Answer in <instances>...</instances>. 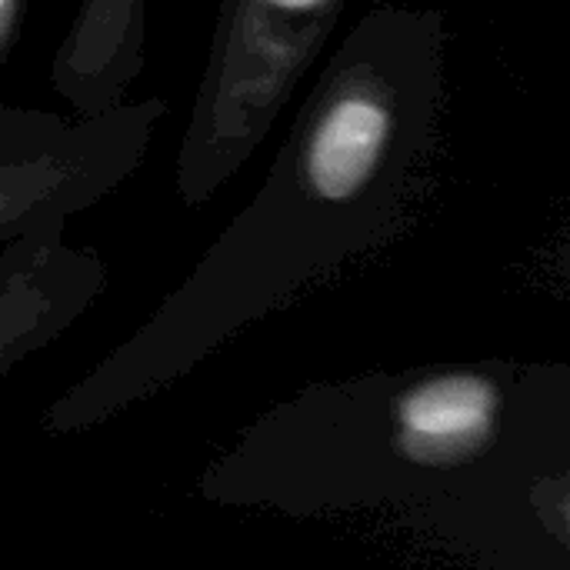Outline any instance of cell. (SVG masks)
Returning <instances> with one entry per match:
<instances>
[{
	"mask_svg": "<svg viewBox=\"0 0 570 570\" xmlns=\"http://www.w3.org/2000/svg\"><path fill=\"white\" fill-rule=\"evenodd\" d=\"M147 60V0H83L53 53L50 83L73 120L120 104Z\"/></svg>",
	"mask_w": 570,
	"mask_h": 570,
	"instance_id": "obj_4",
	"label": "cell"
},
{
	"mask_svg": "<svg viewBox=\"0 0 570 570\" xmlns=\"http://www.w3.org/2000/svg\"><path fill=\"white\" fill-rule=\"evenodd\" d=\"M498 391L468 374L411 387L394 407L397 448L417 464H444L474 451L494 428Z\"/></svg>",
	"mask_w": 570,
	"mask_h": 570,
	"instance_id": "obj_6",
	"label": "cell"
},
{
	"mask_svg": "<svg viewBox=\"0 0 570 570\" xmlns=\"http://www.w3.org/2000/svg\"><path fill=\"white\" fill-rule=\"evenodd\" d=\"M110 267L67 240L63 224L0 244V387L33 354L60 341L107 291Z\"/></svg>",
	"mask_w": 570,
	"mask_h": 570,
	"instance_id": "obj_3",
	"label": "cell"
},
{
	"mask_svg": "<svg viewBox=\"0 0 570 570\" xmlns=\"http://www.w3.org/2000/svg\"><path fill=\"white\" fill-rule=\"evenodd\" d=\"M391 110L364 80L337 83L304 120L294 157L334 204H354L381 170L391 144Z\"/></svg>",
	"mask_w": 570,
	"mask_h": 570,
	"instance_id": "obj_5",
	"label": "cell"
},
{
	"mask_svg": "<svg viewBox=\"0 0 570 570\" xmlns=\"http://www.w3.org/2000/svg\"><path fill=\"white\" fill-rule=\"evenodd\" d=\"M77 120L47 110H23L0 104V164L33 160L53 147H60L73 134Z\"/></svg>",
	"mask_w": 570,
	"mask_h": 570,
	"instance_id": "obj_7",
	"label": "cell"
},
{
	"mask_svg": "<svg viewBox=\"0 0 570 570\" xmlns=\"http://www.w3.org/2000/svg\"><path fill=\"white\" fill-rule=\"evenodd\" d=\"M20 17H23V0H0V70H3V63H7V57L13 50Z\"/></svg>",
	"mask_w": 570,
	"mask_h": 570,
	"instance_id": "obj_8",
	"label": "cell"
},
{
	"mask_svg": "<svg viewBox=\"0 0 570 570\" xmlns=\"http://www.w3.org/2000/svg\"><path fill=\"white\" fill-rule=\"evenodd\" d=\"M568 518H570V508H568Z\"/></svg>",
	"mask_w": 570,
	"mask_h": 570,
	"instance_id": "obj_9",
	"label": "cell"
},
{
	"mask_svg": "<svg viewBox=\"0 0 570 570\" xmlns=\"http://www.w3.org/2000/svg\"><path fill=\"white\" fill-rule=\"evenodd\" d=\"M337 0H217L204 73L177 147V197L200 207L247 164L317 23Z\"/></svg>",
	"mask_w": 570,
	"mask_h": 570,
	"instance_id": "obj_1",
	"label": "cell"
},
{
	"mask_svg": "<svg viewBox=\"0 0 570 570\" xmlns=\"http://www.w3.org/2000/svg\"><path fill=\"white\" fill-rule=\"evenodd\" d=\"M167 100H127L73 124V134L33 157L0 164V244L63 224L110 197L144 164Z\"/></svg>",
	"mask_w": 570,
	"mask_h": 570,
	"instance_id": "obj_2",
	"label": "cell"
}]
</instances>
